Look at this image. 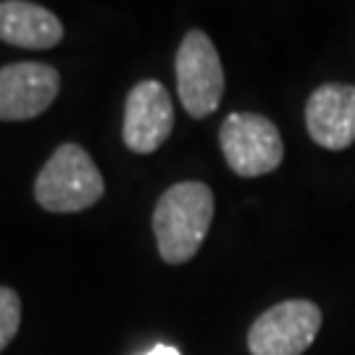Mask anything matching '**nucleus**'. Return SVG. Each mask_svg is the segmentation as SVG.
<instances>
[{
  "instance_id": "0eeeda50",
  "label": "nucleus",
  "mask_w": 355,
  "mask_h": 355,
  "mask_svg": "<svg viewBox=\"0 0 355 355\" xmlns=\"http://www.w3.org/2000/svg\"><path fill=\"white\" fill-rule=\"evenodd\" d=\"M61 89V74L40 61L0 66V121H29L45 114Z\"/></svg>"
},
{
  "instance_id": "20e7f679",
  "label": "nucleus",
  "mask_w": 355,
  "mask_h": 355,
  "mask_svg": "<svg viewBox=\"0 0 355 355\" xmlns=\"http://www.w3.org/2000/svg\"><path fill=\"white\" fill-rule=\"evenodd\" d=\"M177 89L179 101L192 119H205L221 105L224 95V66L214 40L200 29H190L177 51Z\"/></svg>"
},
{
  "instance_id": "9d476101",
  "label": "nucleus",
  "mask_w": 355,
  "mask_h": 355,
  "mask_svg": "<svg viewBox=\"0 0 355 355\" xmlns=\"http://www.w3.org/2000/svg\"><path fill=\"white\" fill-rule=\"evenodd\" d=\"M21 324V300L11 287H0V353L13 343Z\"/></svg>"
},
{
  "instance_id": "6e6552de",
  "label": "nucleus",
  "mask_w": 355,
  "mask_h": 355,
  "mask_svg": "<svg viewBox=\"0 0 355 355\" xmlns=\"http://www.w3.org/2000/svg\"><path fill=\"white\" fill-rule=\"evenodd\" d=\"M311 140L327 150H345L355 142V85L329 82L311 92L305 103Z\"/></svg>"
},
{
  "instance_id": "f257e3e1",
  "label": "nucleus",
  "mask_w": 355,
  "mask_h": 355,
  "mask_svg": "<svg viewBox=\"0 0 355 355\" xmlns=\"http://www.w3.org/2000/svg\"><path fill=\"white\" fill-rule=\"evenodd\" d=\"M214 221V192L203 182H179L161 195L153 211V234L166 263L192 261Z\"/></svg>"
},
{
  "instance_id": "7ed1b4c3",
  "label": "nucleus",
  "mask_w": 355,
  "mask_h": 355,
  "mask_svg": "<svg viewBox=\"0 0 355 355\" xmlns=\"http://www.w3.org/2000/svg\"><path fill=\"white\" fill-rule=\"evenodd\" d=\"M227 166L245 179H255L279 168L284 142L274 121L258 114H229L218 132Z\"/></svg>"
},
{
  "instance_id": "423d86ee",
  "label": "nucleus",
  "mask_w": 355,
  "mask_h": 355,
  "mask_svg": "<svg viewBox=\"0 0 355 355\" xmlns=\"http://www.w3.org/2000/svg\"><path fill=\"white\" fill-rule=\"evenodd\" d=\"M174 129V103L168 89L158 79H142L129 89L124 103L121 137L132 153H155L171 137Z\"/></svg>"
},
{
  "instance_id": "9b49d317",
  "label": "nucleus",
  "mask_w": 355,
  "mask_h": 355,
  "mask_svg": "<svg viewBox=\"0 0 355 355\" xmlns=\"http://www.w3.org/2000/svg\"><path fill=\"white\" fill-rule=\"evenodd\" d=\"M145 355H182V353H179L177 347H171V345H155L150 353Z\"/></svg>"
},
{
  "instance_id": "1a4fd4ad",
  "label": "nucleus",
  "mask_w": 355,
  "mask_h": 355,
  "mask_svg": "<svg viewBox=\"0 0 355 355\" xmlns=\"http://www.w3.org/2000/svg\"><path fill=\"white\" fill-rule=\"evenodd\" d=\"M0 40L24 51H51L64 40V24L45 6L26 0H3Z\"/></svg>"
},
{
  "instance_id": "f03ea898",
  "label": "nucleus",
  "mask_w": 355,
  "mask_h": 355,
  "mask_svg": "<svg viewBox=\"0 0 355 355\" xmlns=\"http://www.w3.org/2000/svg\"><path fill=\"white\" fill-rule=\"evenodd\" d=\"M105 192L98 166L82 145L55 148L35 179V200L51 214H79L98 203Z\"/></svg>"
},
{
  "instance_id": "39448f33",
  "label": "nucleus",
  "mask_w": 355,
  "mask_h": 355,
  "mask_svg": "<svg viewBox=\"0 0 355 355\" xmlns=\"http://www.w3.org/2000/svg\"><path fill=\"white\" fill-rule=\"evenodd\" d=\"M321 308L311 300H284L255 318L248 331L250 355H303L321 329Z\"/></svg>"
}]
</instances>
